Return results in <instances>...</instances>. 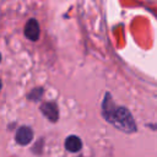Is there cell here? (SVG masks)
<instances>
[{
    "label": "cell",
    "mask_w": 157,
    "mask_h": 157,
    "mask_svg": "<svg viewBox=\"0 0 157 157\" xmlns=\"http://www.w3.org/2000/svg\"><path fill=\"white\" fill-rule=\"evenodd\" d=\"M0 59H1V55H0Z\"/></svg>",
    "instance_id": "52a82bcc"
},
{
    "label": "cell",
    "mask_w": 157,
    "mask_h": 157,
    "mask_svg": "<svg viewBox=\"0 0 157 157\" xmlns=\"http://www.w3.org/2000/svg\"><path fill=\"white\" fill-rule=\"evenodd\" d=\"M25 36L29 40H33V42L39 38V25H38L37 20L31 18L27 21V23L25 26Z\"/></svg>",
    "instance_id": "7a4b0ae2"
},
{
    "label": "cell",
    "mask_w": 157,
    "mask_h": 157,
    "mask_svg": "<svg viewBox=\"0 0 157 157\" xmlns=\"http://www.w3.org/2000/svg\"><path fill=\"white\" fill-rule=\"evenodd\" d=\"M102 112H103L104 119L109 121L112 125H114L117 129L128 134L136 131V123L131 113L129 112V109H126L125 107L115 105L109 93L105 94V98L102 105Z\"/></svg>",
    "instance_id": "6da1fadb"
},
{
    "label": "cell",
    "mask_w": 157,
    "mask_h": 157,
    "mask_svg": "<svg viewBox=\"0 0 157 157\" xmlns=\"http://www.w3.org/2000/svg\"><path fill=\"white\" fill-rule=\"evenodd\" d=\"M0 90H1V80H0Z\"/></svg>",
    "instance_id": "8992f818"
},
{
    "label": "cell",
    "mask_w": 157,
    "mask_h": 157,
    "mask_svg": "<svg viewBox=\"0 0 157 157\" xmlns=\"http://www.w3.org/2000/svg\"><path fill=\"white\" fill-rule=\"evenodd\" d=\"M15 137L20 145H27L31 142V140L33 137V131L29 126H21L17 129Z\"/></svg>",
    "instance_id": "3957f363"
},
{
    "label": "cell",
    "mask_w": 157,
    "mask_h": 157,
    "mask_svg": "<svg viewBox=\"0 0 157 157\" xmlns=\"http://www.w3.org/2000/svg\"><path fill=\"white\" fill-rule=\"evenodd\" d=\"M82 147V141L78 136H75V135H71L69 137H66L65 140V148L70 152H77L80 151Z\"/></svg>",
    "instance_id": "5b68a950"
},
{
    "label": "cell",
    "mask_w": 157,
    "mask_h": 157,
    "mask_svg": "<svg viewBox=\"0 0 157 157\" xmlns=\"http://www.w3.org/2000/svg\"><path fill=\"white\" fill-rule=\"evenodd\" d=\"M40 110H42V113L49 119V120H52V121H55L56 119H58V108H56V105L54 104V103H43L42 105H40Z\"/></svg>",
    "instance_id": "277c9868"
}]
</instances>
